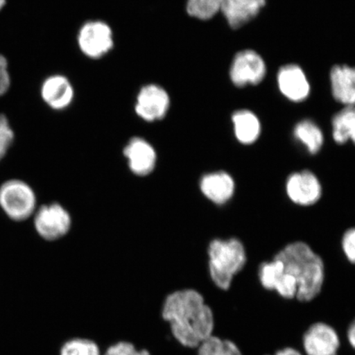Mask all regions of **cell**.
Masks as SVG:
<instances>
[{
	"mask_svg": "<svg viewBox=\"0 0 355 355\" xmlns=\"http://www.w3.org/2000/svg\"><path fill=\"white\" fill-rule=\"evenodd\" d=\"M161 317L168 324L173 338L184 349H196L215 335L214 313L201 293L193 288L176 291L166 296Z\"/></svg>",
	"mask_w": 355,
	"mask_h": 355,
	"instance_id": "obj_1",
	"label": "cell"
},
{
	"mask_svg": "<svg viewBox=\"0 0 355 355\" xmlns=\"http://www.w3.org/2000/svg\"><path fill=\"white\" fill-rule=\"evenodd\" d=\"M275 257L282 261L286 272L295 279L297 300L309 303L320 295L325 266L322 257L309 244L302 241L288 243Z\"/></svg>",
	"mask_w": 355,
	"mask_h": 355,
	"instance_id": "obj_2",
	"label": "cell"
},
{
	"mask_svg": "<svg viewBox=\"0 0 355 355\" xmlns=\"http://www.w3.org/2000/svg\"><path fill=\"white\" fill-rule=\"evenodd\" d=\"M209 272L213 283L222 291H228L233 279L247 261L243 243L236 238L214 239L208 247Z\"/></svg>",
	"mask_w": 355,
	"mask_h": 355,
	"instance_id": "obj_3",
	"label": "cell"
},
{
	"mask_svg": "<svg viewBox=\"0 0 355 355\" xmlns=\"http://www.w3.org/2000/svg\"><path fill=\"white\" fill-rule=\"evenodd\" d=\"M0 206L12 220L28 219L35 207L33 190L21 180L8 181L0 187Z\"/></svg>",
	"mask_w": 355,
	"mask_h": 355,
	"instance_id": "obj_4",
	"label": "cell"
},
{
	"mask_svg": "<svg viewBox=\"0 0 355 355\" xmlns=\"http://www.w3.org/2000/svg\"><path fill=\"white\" fill-rule=\"evenodd\" d=\"M338 331L329 323L317 322L308 327L302 336L304 355H338L340 349Z\"/></svg>",
	"mask_w": 355,
	"mask_h": 355,
	"instance_id": "obj_5",
	"label": "cell"
},
{
	"mask_svg": "<svg viewBox=\"0 0 355 355\" xmlns=\"http://www.w3.org/2000/svg\"><path fill=\"white\" fill-rule=\"evenodd\" d=\"M266 67L263 58L254 51L244 50L234 56L230 76L234 86L257 85L263 81Z\"/></svg>",
	"mask_w": 355,
	"mask_h": 355,
	"instance_id": "obj_6",
	"label": "cell"
},
{
	"mask_svg": "<svg viewBox=\"0 0 355 355\" xmlns=\"http://www.w3.org/2000/svg\"><path fill=\"white\" fill-rule=\"evenodd\" d=\"M286 192L288 198L296 205L309 207L320 200L322 188L317 175L305 170L293 173L288 177Z\"/></svg>",
	"mask_w": 355,
	"mask_h": 355,
	"instance_id": "obj_7",
	"label": "cell"
},
{
	"mask_svg": "<svg viewBox=\"0 0 355 355\" xmlns=\"http://www.w3.org/2000/svg\"><path fill=\"white\" fill-rule=\"evenodd\" d=\"M35 227L43 239L56 241L69 232L71 217L60 204L43 206L35 215Z\"/></svg>",
	"mask_w": 355,
	"mask_h": 355,
	"instance_id": "obj_8",
	"label": "cell"
},
{
	"mask_svg": "<svg viewBox=\"0 0 355 355\" xmlns=\"http://www.w3.org/2000/svg\"><path fill=\"white\" fill-rule=\"evenodd\" d=\"M79 47L83 54L97 59L113 47V33L110 26L102 21L87 22L80 30Z\"/></svg>",
	"mask_w": 355,
	"mask_h": 355,
	"instance_id": "obj_9",
	"label": "cell"
},
{
	"mask_svg": "<svg viewBox=\"0 0 355 355\" xmlns=\"http://www.w3.org/2000/svg\"><path fill=\"white\" fill-rule=\"evenodd\" d=\"M170 97L163 88L155 85L144 87L137 96L136 113L146 121L153 122L166 116Z\"/></svg>",
	"mask_w": 355,
	"mask_h": 355,
	"instance_id": "obj_10",
	"label": "cell"
},
{
	"mask_svg": "<svg viewBox=\"0 0 355 355\" xmlns=\"http://www.w3.org/2000/svg\"><path fill=\"white\" fill-rule=\"evenodd\" d=\"M279 91L288 100L302 102L310 94V84L304 70L299 65L287 64L282 67L277 75Z\"/></svg>",
	"mask_w": 355,
	"mask_h": 355,
	"instance_id": "obj_11",
	"label": "cell"
},
{
	"mask_svg": "<svg viewBox=\"0 0 355 355\" xmlns=\"http://www.w3.org/2000/svg\"><path fill=\"white\" fill-rule=\"evenodd\" d=\"M266 0H224L220 10L230 28L239 29L254 19Z\"/></svg>",
	"mask_w": 355,
	"mask_h": 355,
	"instance_id": "obj_12",
	"label": "cell"
},
{
	"mask_svg": "<svg viewBox=\"0 0 355 355\" xmlns=\"http://www.w3.org/2000/svg\"><path fill=\"white\" fill-rule=\"evenodd\" d=\"M128 166L135 175L146 176L152 173L157 163V154L152 145L144 139L135 137L130 140L123 150Z\"/></svg>",
	"mask_w": 355,
	"mask_h": 355,
	"instance_id": "obj_13",
	"label": "cell"
},
{
	"mask_svg": "<svg viewBox=\"0 0 355 355\" xmlns=\"http://www.w3.org/2000/svg\"><path fill=\"white\" fill-rule=\"evenodd\" d=\"M200 189L210 201L223 205L234 196L235 183L232 175L225 171L210 173L200 181Z\"/></svg>",
	"mask_w": 355,
	"mask_h": 355,
	"instance_id": "obj_14",
	"label": "cell"
},
{
	"mask_svg": "<svg viewBox=\"0 0 355 355\" xmlns=\"http://www.w3.org/2000/svg\"><path fill=\"white\" fill-rule=\"evenodd\" d=\"M330 78L334 99L345 107L355 106V67L335 65Z\"/></svg>",
	"mask_w": 355,
	"mask_h": 355,
	"instance_id": "obj_15",
	"label": "cell"
},
{
	"mask_svg": "<svg viewBox=\"0 0 355 355\" xmlns=\"http://www.w3.org/2000/svg\"><path fill=\"white\" fill-rule=\"evenodd\" d=\"M42 99L52 109L64 110L73 99V89L68 78L54 75L44 80L42 86Z\"/></svg>",
	"mask_w": 355,
	"mask_h": 355,
	"instance_id": "obj_16",
	"label": "cell"
},
{
	"mask_svg": "<svg viewBox=\"0 0 355 355\" xmlns=\"http://www.w3.org/2000/svg\"><path fill=\"white\" fill-rule=\"evenodd\" d=\"M235 137L243 145H251L259 139L261 123L259 118L250 110L235 111L232 115Z\"/></svg>",
	"mask_w": 355,
	"mask_h": 355,
	"instance_id": "obj_17",
	"label": "cell"
},
{
	"mask_svg": "<svg viewBox=\"0 0 355 355\" xmlns=\"http://www.w3.org/2000/svg\"><path fill=\"white\" fill-rule=\"evenodd\" d=\"M332 137L336 144L343 145L352 141L355 145V106H347L332 119Z\"/></svg>",
	"mask_w": 355,
	"mask_h": 355,
	"instance_id": "obj_18",
	"label": "cell"
},
{
	"mask_svg": "<svg viewBox=\"0 0 355 355\" xmlns=\"http://www.w3.org/2000/svg\"><path fill=\"white\" fill-rule=\"evenodd\" d=\"M295 139L304 146L311 155H316L320 152L324 137L321 128L316 123L310 119H304L296 124L294 131Z\"/></svg>",
	"mask_w": 355,
	"mask_h": 355,
	"instance_id": "obj_19",
	"label": "cell"
},
{
	"mask_svg": "<svg viewBox=\"0 0 355 355\" xmlns=\"http://www.w3.org/2000/svg\"><path fill=\"white\" fill-rule=\"evenodd\" d=\"M197 355H243L239 345L230 339L213 335L196 349Z\"/></svg>",
	"mask_w": 355,
	"mask_h": 355,
	"instance_id": "obj_20",
	"label": "cell"
},
{
	"mask_svg": "<svg viewBox=\"0 0 355 355\" xmlns=\"http://www.w3.org/2000/svg\"><path fill=\"white\" fill-rule=\"evenodd\" d=\"M60 355H102L100 345L87 337H76L62 346Z\"/></svg>",
	"mask_w": 355,
	"mask_h": 355,
	"instance_id": "obj_21",
	"label": "cell"
},
{
	"mask_svg": "<svg viewBox=\"0 0 355 355\" xmlns=\"http://www.w3.org/2000/svg\"><path fill=\"white\" fill-rule=\"evenodd\" d=\"M284 266L281 260L274 257L273 260L261 263L259 270V279L265 290L274 291L275 286L283 273Z\"/></svg>",
	"mask_w": 355,
	"mask_h": 355,
	"instance_id": "obj_22",
	"label": "cell"
},
{
	"mask_svg": "<svg viewBox=\"0 0 355 355\" xmlns=\"http://www.w3.org/2000/svg\"><path fill=\"white\" fill-rule=\"evenodd\" d=\"M224 0H188L187 12L201 20H209L220 12Z\"/></svg>",
	"mask_w": 355,
	"mask_h": 355,
	"instance_id": "obj_23",
	"label": "cell"
},
{
	"mask_svg": "<svg viewBox=\"0 0 355 355\" xmlns=\"http://www.w3.org/2000/svg\"><path fill=\"white\" fill-rule=\"evenodd\" d=\"M102 355H153L148 349H137L130 340H119L106 348Z\"/></svg>",
	"mask_w": 355,
	"mask_h": 355,
	"instance_id": "obj_24",
	"label": "cell"
},
{
	"mask_svg": "<svg viewBox=\"0 0 355 355\" xmlns=\"http://www.w3.org/2000/svg\"><path fill=\"white\" fill-rule=\"evenodd\" d=\"M13 139H15V132L10 127L8 118L4 114H0V161L6 155Z\"/></svg>",
	"mask_w": 355,
	"mask_h": 355,
	"instance_id": "obj_25",
	"label": "cell"
},
{
	"mask_svg": "<svg viewBox=\"0 0 355 355\" xmlns=\"http://www.w3.org/2000/svg\"><path fill=\"white\" fill-rule=\"evenodd\" d=\"M343 250L346 259L355 264V228L349 229L343 238Z\"/></svg>",
	"mask_w": 355,
	"mask_h": 355,
	"instance_id": "obj_26",
	"label": "cell"
},
{
	"mask_svg": "<svg viewBox=\"0 0 355 355\" xmlns=\"http://www.w3.org/2000/svg\"><path fill=\"white\" fill-rule=\"evenodd\" d=\"M11 85V78L8 71V60L0 55V97L6 94Z\"/></svg>",
	"mask_w": 355,
	"mask_h": 355,
	"instance_id": "obj_27",
	"label": "cell"
},
{
	"mask_svg": "<svg viewBox=\"0 0 355 355\" xmlns=\"http://www.w3.org/2000/svg\"><path fill=\"white\" fill-rule=\"evenodd\" d=\"M266 355H304L303 352H300V349L291 346H287V347H283L277 349L273 354Z\"/></svg>",
	"mask_w": 355,
	"mask_h": 355,
	"instance_id": "obj_28",
	"label": "cell"
},
{
	"mask_svg": "<svg viewBox=\"0 0 355 355\" xmlns=\"http://www.w3.org/2000/svg\"><path fill=\"white\" fill-rule=\"evenodd\" d=\"M346 339L348 343L355 350V319L349 323L346 330Z\"/></svg>",
	"mask_w": 355,
	"mask_h": 355,
	"instance_id": "obj_29",
	"label": "cell"
},
{
	"mask_svg": "<svg viewBox=\"0 0 355 355\" xmlns=\"http://www.w3.org/2000/svg\"><path fill=\"white\" fill-rule=\"evenodd\" d=\"M6 0H0V11L3 10V8L6 6Z\"/></svg>",
	"mask_w": 355,
	"mask_h": 355,
	"instance_id": "obj_30",
	"label": "cell"
}]
</instances>
